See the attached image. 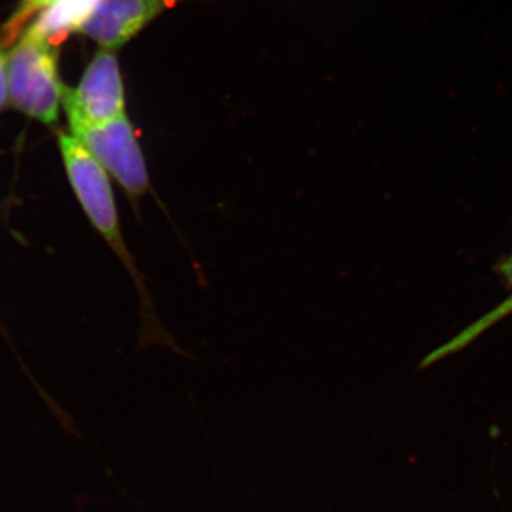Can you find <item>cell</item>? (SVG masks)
<instances>
[{"instance_id":"8","label":"cell","mask_w":512,"mask_h":512,"mask_svg":"<svg viewBox=\"0 0 512 512\" xmlns=\"http://www.w3.org/2000/svg\"><path fill=\"white\" fill-rule=\"evenodd\" d=\"M8 97V55L6 50L0 47V109L5 106Z\"/></svg>"},{"instance_id":"3","label":"cell","mask_w":512,"mask_h":512,"mask_svg":"<svg viewBox=\"0 0 512 512\" xmlns=\"http://www.w3.org/2000/svg\"><path fill=\"white\" fill-rule=\"evenodd\" d=\"M72 134L117 181L133 204L153 191L146 158L126 114L96 126L74 128Z\"/></svg>"},{"instance_id":"4","label":"cell","mask_w":512,"mask_h":512,"mask_svg":"<svg viewBox=\"0 0 512 512\" xmlns=\"http://www.w3.org/2000/svg\"><path fill=\"white\" fill-rule=\"evenodd\" d=\"M62 103L70 130L96 126L124 116L123 80L113 53L109 50L97 53L76 89L63 86Z\"/></svg>"},{"instance_id":"7","label":"cell","mask_w":512,"mask_h":512,"mask_svg":"<svg viewBox=\"0 0 512 512\" xmlns=\"http://www.w3.org/2000/svg\"><path fill=\"white\" fill-rule=\"evenodd\" d=\"M96 3L97 0H55L46 6L30 28L47 40L49 37L79 32Z\"/></svg>"},{"instance_id":"6","label":"cell","mask_w":512,"mask_h":512,"mask_svg":"<svg viewBox=\"0 0 512 512\" xmlns=\"http://www.w3.org/2000/svg\"><path fill=\"white\" fill-rule=\"evenodd\" d=\"M501 275L507 282L508 286L511 288V293L508 295V298L505 301L501 302L500 305L495 306L493 311L487 313V315L481 316L480 319H477L476 322L471 323L468 328L464 329L463 332L458 333L456 338L448 340L447 343L441 345L440 348L433 350V352L429 353L426 356V359L421 362V367H427L434 365V363L439 362V360L444 359V357L453 355V353H457L458 350L467 348L471 342H474L478 338V336L483 335L485 330L494 326L495 323L500 322L507 318L508 315L512 313V254L508 256L507 259L501 264Z\"/></svg>"},{"instance_id":"5","label":"cell","mask_w":512,"mask_h":512,"mask_svg":"<svg viewBox=\"0 0 512 512\" xmlns=\"http://www.w3.org/2000/svg\"><path fill=\"white\" fill-rule=\"evenodd\" d=\"M165 8V0H97L79 32L107 49H119Z\"/></svg>"},{"instance_id":"1","label":"cell","mask_w":512,"mask_h":512,"mask_svg":"<svg viewBox=\"0 0 512 512\" xmlns=\"http://www.w3.org/2000/svg\"><path fill=\"white\" fill-rule=\"evenodd\" d=\"M59 148L67 178H69V183L72 185L74 195H76L80 207L83 208L84 214L87 215L104 241L116 252L120 261L126 265L128 272L136 282L138 292H140L141 312H143L144 333H146L147 342H157L158 345L174 350L180 355L183 353V349L174 342L170 333L165 330L160 319L157 318L153 299H151L147 285L144 284V276L138 271L133 255L128 251L126 241H124L110 175L73 134H60Z\"/></svg>"},{"instance_id":"2","label":"cell","mask_w":512,"mask_h":512,"mask_svg":"<svg viewBox=\"0 0 512 512\" xmlns=\"http://www.w3.org/2000/svg\"><path fill=\"white\" fill-rule=\"evenodd\" d=\"M63 86L57 76L56 47L37 33L26 30L8 60V96L16 109L45 124L59 117Z\"/></svg>"}]
</instances>
